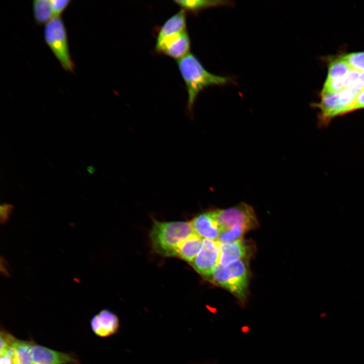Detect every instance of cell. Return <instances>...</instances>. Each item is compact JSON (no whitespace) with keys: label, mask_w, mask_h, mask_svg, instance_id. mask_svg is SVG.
<instances>
[{"label":"cell","mask_w":364,"mask_h":364,"mask_svg":"<svg viewBox=\"0 0 364 364\" xmlns=\"http://www.w3.org/2000/svg\"><path fill=\"white\" fill-rule=\"evenodd\" d=\"M177 65L185 83L187 93V108L192 111L196 99L205 87L214 85H223L231 80L229 77L213 74L207 71L198 59L189 53L177 60Z\"/></svg>","instance_id":"1"},{"label":"cell","mask_w":364,"mask_h":364,"mask_svg":"<svg viewBox=\"0 0 364 364\" xmlns=\"http://www.w3.org/2000/svg\"><path fill=\"white\" fill-rule=\"evenodd\" d=\"M194 233L192 226L188 222L154 220L150 238L156 252L164 256H176L179 246Z\"/></svg>","instance_id":"2"},{"label":"cell","mask_w":364,"mask_h":364,"mask_svg":"<svg viewBox=\"0 0 364 364\" xmlns=\"http://www.w3.org/2000/svg\"><path fill=\"white\" fill-rule=\"evenodd\" d=\"M249 277L248 262L246 259L226 266L217 264L207 280L225 288L244 301L247 296Z\"/></svg>","instance_id":"3"},{"label":"cell","mask_w":364,"mask_h":364,"mask_svg":"<svg viewBox=\"0 0 364 364\" xmlns=\"http://www.w3.org/2000/svg\"><path fill=\"white\" fill-rule=\"evenodd\" d=\"M44 38L62 68L74 72L75 66L69 51L66 29L60 17L54 18L46 24Z\"/></svg>","instance_id":"4"},{"label":"cell","mask_w":364,"mask_h":364,"mask_svg":"<svg viewBox=\"0 0 364 364\" xmlns=\"http://www.w3.org/2000/svg\"><path fill=\"white\" fill-rule=\"evenodd\" d=\"M212 212L221 231L237 226L250 231L258 226L254 209L244 202L226 209L214 210Z\"/></svg>","instance_id":"5"},{"label":"cell","mask_w":364,"mask_h":364,"mask_svg":"<svg viewBox=\"0 0 364 364\" xmlns=\"http://www.w3.org/2000/svg\"><path fill=\"white\" fill-rule=\"evenodd\" d=\"M219 254V242L204 239L200 251L190 264L197 272L207 280L214 267L218 264Z\"/></svg>","instance_id":"6"},{"label":"cell","mask_w":364,"mask_h":364,"mask_svg":"<svg viewBox=\"0 0 364 364\" xmlns=\"http://www.w3.org/2000/svg\"><path fill=\"white\" fill-rule=\"evenodd\" d=\"M31 355L34 364H79L72 354L59 352L33 343Z\"/></svg>","instance_id":"7"},{"label":"cell","mask_w":364,"mask_h":364,"mask_svg":"<svg viewBox=\"0 0 364 364\" xmlns=\"http://www.w3.org/2000/svg\"><path fill=\"white\" fill-rule=\"evenodd\" d=\"M186 13L181 9L163 24L157 36L156 51L166 41L186 30Z\"/></svg>","instance_id":"8"},{"label":"cell","mask_w":364,"mask_h":364,"mask_svg":"<svg viewBox=\"0 0 364 364\" xmlns=\"http://www.w3.org/2000/svg\"><path fill=\"white\" fill-rule=\"evenodd\" d=\"M219 248L218 264L223 266H228L240 260L248 259V257L250 255L249 246L242 240L219 242Z\"/></svg>","instance_id":"9"},{"label":"cell","mask_w":364,"mask_h":364,"mask_svg":"<svg viewBox=\"0 0 364 364\" xmlns=\"http://www.w3.org/2000/svg\"><path fill=\"white\" fill-rule=\"evenodd\" d=\"M190 223L194 232L201 237L217 240L221 229L214 218L212 211L198 215Z\"/></svg>","instance_id":"10"},{"label":"cell","mask_w":364,"mask_h":364,"mask_svg":"<svg viewBox=\"0 0 364 364\" xmlns=\"http://www.w3.org/2000/svg\"><path fill=\"white\" fill-rule=\"evenodd\" d=\"M90 325L93 332L97 336L106 337L117 331L119 323L116 314L108 310L104 309L93 317Z\"/></svg>","instance_id":"11"},{"label":"cell","mask_w":364,"mask_h":364,"mask_svg":"<svg viewBox=\"0 0 364 364\" xmlns=\"http://www.w3.org/2000/svg\"><path fill=\"white\" fill-rule=\"evenodd\" d=\"M190 39L187 30L169 39L156 51L178 60L189 53Z\"/></svg>","instance_id":"12"},{"label":"cell","mask_w":364,"mask_h":364,"mask_svg":"<svg viewBox=\"0 0 364 364\" xmlns=\"http://www.w3.org/2000/svg\"><path fill=\"white\" fill-rule=\"evenodd\" d=\"M202 242V237L193 234L179 246L176 256L191 263L200 251Z\"/></svg>","instance_id":"13"},{"label":"cell","mask_w":364,"mask_h":364,"mask_svg":"<svg viewBox=\"0 0 364 364\" xmlns=\"http://www.w3.org/2000/svg\"><path fill=\"white\" fill-rule=\"evenodd\" d=\"M34 20L37 25L47 24L55 18L51 0H35L32 2Z\"/></svg>","instance_id":"14"},{"label":"cell","mask_w":364,"mask_h":364,"mask_svg":"<svg viewBox=\"0 0 364 364\" xmlns=\"http://www.w3.org/2000/svg\"><path fill=\"white\" fill-rule=\"evenodd\" d=\"M176 4L180 6L186 12L195 13L203 9L227 5L230 3L227 1L213 0H194V1H174Z\"/></svg>","instance_id":"15"},{"label":"cell","mask_w":364,"mask_h":364,"mask_svg":"<svg viewBox=\"0 0 364 364\" xmlns=\"http://www.w3.org/2000/svg\"><path fill=\"white\" fill-rule=\"evenodd\" d=\"M33 341H24L15 337L12 347L15 349L18 364H34L31 355Z\"/></svg>","instance_id":"16"},{"label":"cell","mask_w":364,"mask_h":364,"mask_svg":"<svg viewBox=\"0 0 364 364\" xmlns=\"http://www.w3.org/2000/svg\"><path fill=\"white\" fill-rule=\"evenodd\" d=\"M350 68V65L342 56L340 57L330 63L327 78H343Z\"/></svg>","instance_id":"17"},{"label":"cell","mask_w":364,"mask_h":364,"mask_svg":"<svg viewBox=\"0 0 364 364\" xmlns=\"http://www.w3.org/2000/svg\"><path fill=\"white\" fill-rule=\"evenodd\" d=\"M248 230L242 226H237L222 230L217 239L219 242H231L241 240Z\"/></svg>","instance_id":"18"},{"label":"cell","mask_w":364,"mask_h":364,"mask_svg":"<svg viewBox=\"0 0 364 364\" xmlns=\"http://www.w3.org/2000/svg\"><path fill=\"white\" fill-rule=\"evenodd\" d=\"M342 57L351 68L359 72L364 71V52L350 53Z\"/></svg>","instance_id":"19"},{"label":"cell","mask_w":364,"mask_h":364,"mask_svg":"<svg viewBox=\"0 0 364 364\" xmlns=\"http://www.w3.org/2000/svg\"><path fill=\"white\" fill-rule=\"evenodd\" d=\"M343 78H327L324 85L322 95L335 93L343 89L342 86Z\"/></svg>","instance_id":"20"},{"label":"cell","mask_w":364,"mask_h":364,"mask_svg":"<svg viewBox=\"0 0 364 364\" xmlns=\"http://www.w3.org/2000/svg\"><path fill=\"white\" fill-rule=\"evenodd\" d=\"M360 73L359 71L351 68L343 78V88L350 87L354 85L359 80Z\"/></svg>","instance_id":"21"},{"label":"cell","mask_w":364,"mask_h":364,"mask_svg":"<svg viewBox=\"0 0 364 364\" xmlns=\"http://www.w3.org/2000/svg\"><path fill=\"white\" fill-rule=\"evenodd\" d=\"M70 2V0H51L55 17H60L68 7Z\"/></svg>","instance_id":"22"},{"label":"cell","mask_w":364,"mask_h":364,"mask_svg":"<svg viewBox=\"0 0 364 364\" xmlns=\"http://www.w3.org/2000/svg\"><path fill=\"white\" fill-rule=\"evenodd\" d=\"M0 364H18L16 352L13 347L1 355Z\"/></svg>","instance_id":"23"},{"label":"cell","mask_w":364,"mask_h":364,"mask_svg":"<svg viewBox=\"0 0 364 364\" xmlns=\"http://www.w3.org/2000/svg\"><path fill=\"white\" fill-rule=\"evenodd\" d=\"M13 209V206L10 204L3 203L0 206L1 220L6 221Z\"/></svg>","instance_id":"24"},{"label":"cell","mask_w":364,"mask_h":364,"mask_svg":"<svg viewBox=\"0 0 364 364\" xmlns=\"http://www.w3.org/2000/svg\"><path fill=\"white\" fill-rule=\"evenodd\" d=\"M362 108H364V88L356 98L352 111Z\"/></svg>","instance_id":"25"},{"label":"cell","mask_w":364,"mask_h":364,"mask_svg":"<svg viewBox=\"0 0 364 364\" xmlns=\"http://www.w3.org/2000/svg\"><path fill=\"white\" fill-rule=\"evenodd\" d=\"M358 81L364 86V71L360 72Z\"/></svg>","instance_id":"26"},{"label":"cell","mask_w":364,"mask_h":364,"mask_svg":"<svg viewBox=\"0 0 364 364\" xmlns=\"http://www.w3.org/2000/svg\"><path fill=\"white\" fill-rule=\"evenodd\" d=\"M87 170L91 174H94L95 172V167L93 166H88L86 168Z\"/></svg>","instance_id":"27"}]
</instances>
